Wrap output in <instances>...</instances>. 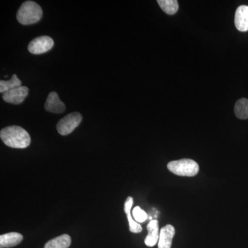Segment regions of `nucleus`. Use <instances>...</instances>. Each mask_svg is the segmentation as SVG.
I'll use <instances>...</instances> for the list:
<instances>
[{
  "label": "nucleus",
  "instance_id": "1",
  "mask_svg": "<svg viewBox=\"0 0 248 248\" xmlns=\"http://www.w3.org/2000/svg\"><path fill=\"white\" fill-rule=\"evenodd\" d=\"M0 138L6 146L19 149L27 148L31 142L29 133L18 125H11L3 128L0 132Z\"/></svg>",
  "mask_w": 248,
  "mask_h": 248
},
{
  "label": "nucleus",
  "instance_id": "2",
  "mask_svg": "<svg viewBox=\"0 0 248 248\" xmlns=\"http://www.w3.org/2000/svg\"><path fill=\"white\" fill-rule=\"evenodd\" d=\"M43 12L40 5L35 1H27L18 10L17 19L23 25L35 24L40 20Z\"/></svg>",
  "mask_w": 248,
  "mask_h": 248
},
{
  "label": "nucleus",
  "instance_id": "3",
  "mask_svg": "<svg viewBox=\"0 0 248 248\" xmlns=\"http://www.w3.org/2000/svg\"><path fill=\"white\" fill-rule=\"evenodd\" d=\"M167 167L173 174L182 177H195L200 170L198 164L190 159L170 161L168 164Z\"/></svg>",
  "mask_w": 248,
  "mask_h": 248
},
{
  "label": "nucleus",
  "instance_id": "4",
  "mask_svg": "<svg viewBox=\"0 0 248 248\" xmlns=\"http://www.w3.org/2000/svg\"><path fill=\"white\" fill-rule=\"evenodd\" d=\"M82 121V116L79 112H72L62 119L57 124V130L61 135L66 136L74 131Z\"/></svg>",
  "mask_w": 248,
  "mask_h": 248
},
{
  "label": "nucleus",
  "instance_id": "5",
  "mask_svg": "<svg viewBox=\"0 0 248 248\" xmlns=\"http://www.w3.org/2000/svg\"><path fill=\"white\" fill-rule=\"evenodd\" d=\"M54 46V41L48 36H40L36 37L29 43L28 49L31 53L34 55H40L47 53L51 50Z\"/></svg>",
  "mask_w": 248,
  "mask_h": 248
},
{
  "label": "nucleus",
  "instance_id": "6",
  "mask_svg": "<svg viewBox=\"0 0 248 248\" xmlns=\"http://www.w3.org/2000/svg\"><path fill=\"white\" fill-rule=\"evenodd\" d=\"M29 91L27 86H19L3 93L2 98L6 102L17 105L25 100L29 94Z\"/></svg>",
  "mask_w": 248,
  "mask_h": 248
},
{
  "label": "nucleus",
  "instance_id": "7",
  "mask_svg": "<svg viewBox=\"0 0 248 248\" xmlns=\"http://www.w3.org/2000/svg\"><path fill=\"white\" fill-rule=\"evenodd\" d=\"M46 110L53 113H62L66 110L64 104L60 100L58 93L51 92L49 93L48 98L45 104Z\"/></svg>",
  "mask_w": 248,
  "mask_h": 248
},
{
  "label": "nucleus",
  "instance_id": "8",
  "mask_svg": "<svg viewBox=\"0 0 248 248\" xmlns=\"http://www.w3.org/2000/svg\"><path fill=\"white\" fill-rule=\"evenodd\" d=\"M175 235V229L172 225L168 224L161 228L159 233L158 248H171L172 239Z\"/></svg>",
  "mask_w": 248,
  "mask_h": 248
},
{
  "label": "nucleus",
  "instance_id": "9",
  "mask_svg": "<svg viewBox=\"0 0 248 248\" xmlns=\"http://www.w3.org/2000/svg\"><path fill=\"white\" fill-rule=\"evenodd\" d=\"M234 24L238 31L241 32H246L248 31V6L242 5L236 9Z\"/></svg>",
  "mask_w": 248,
  "mask_h": 248
},
{
  "label": "nucleus",
  "instance_id": "10",
  "mask_svg": "<svg viewBox=\"0 0 248 248\" xmlns=\"http://www.w3.org/2000/svg\"><path fill=\"white\" fill-rule=\"evenodd\" d=\"M148 235L145 239V244L148 247H154L157 244L159 238V222L157 220H152L147 226Z\"/></svg>",
  "mask_w": 248,
  "mask_h": 248
},
{
  "label": "nucleus",
  "instance_id": "11",
  "mask_svg": "<svg viewBox=\"0 0 248 248\" xmlns=\"http://www.w3.org/2000/svg\"><path fill=\"white\" fill-rule=\"evenodd\" d=\"M22 234L18 232H9L0 236V248H9L17 246L22 242Z\"/></svg>",
  "mask_w": 248,
  "mask_h": 248
},
{
  "label": "nucleus",
  "instance_id": "12",
  "mask_svg": "<svg viewBox=\"0 0 248 248\" xmlns=\"http://www.w3.org/2000/svg\"><path fill=\"white\" fill-rule=\"evenodd\" d=\"M71 244V236L68 234H62L50 240L45 244L44 248H68Z\"/></svg>",
  "mask_w": 248,
  "mask_h": 248
},
{
  "label": "nucleus",
  "instance_id": "13",
  "mask_svg": "<svg viewBox=\"0 0 248 248\" xmlns=\"http://www.w3.org/2000/svg\"><path fill=\"white\" fill-rule=\"evenodd\" d=\"M234 113L240 120L248 119V99L246 98L240 99L234 106Z\"/></svg>",
  "mask_w": 248,
  "mask_h": 248
},
{
  "label": "nucleus",
  "instance_id": "14",
  "mask_svg": "<svg viewBox=\"0 0 248 248\" xmlns=\"http://www.w3.org/2000/svg\"><path fill=\"white\" fill-rule=\"evenodd\" d=\"M157 3L166 14H175L179 10V4L177 0H158Z\"/></svg>",
  "mask_w": 248,
  "mask_h": 248
},
{
  "label": "nucleus",
  "instance_id": "15",
  "mask_svg": "<svg viewBox=\"0 0 248 248\" xmlns=\"http://www.w3.org/2000/svg\"><path fill=\"white\" fill-rule=\"evenodd\" d=\"M19 86H22V81L14 74L9 81H0V93H4Z\"/></svg>",
  "mask_w": 248,
  "mask_h": 248
},
{
  "label": "nucleus",
  "instance_id": "16",
  "mask_svg": "<svg viewBox=\"0 0 248 248\" xmlns=\"http://www.w3.org/2000/svg\"><path fill=\"white\" fill-rule=\"evenodd\" d=\"M133 217L134 220L138 223H143L146 221L148 215L144 210H142L140 206H136L133 210Z\"/></svg>",
  "mask_w": 248,
  "mask_h": 248
},
{
  "label": "nucleus",
  "instance_id": "17",
  "mask_svg": "<svg viewBox=\"0 0 248 248\" xmlns=\"http://www.w3.org/2000/svg\"><path fill=\"white\" fill-rule=\"evenodd\" d=\"M127 215V218H128L129 228H130V231L133 233H140L142 231V227L140 223L135 221L132 217L131 213H129Z\"/></svg>",
  "mask_w": 248,
  "mask_h": 248
},
{
  "label": "nucleus",
  "instance_id": "18",
  "mask_svg": "<svg viewBox=\"0 0 248 248\" xmlns=\"http://www.w3.org/2000/svg\"><path fill=\"white\" fill-rule=\"evenodd\" d=\"M133 205V198L132 197H128L125 200V204H124V211L126 215H128L131 211L132 207Z\"/></svg>",
  "mask_w": 248,
  "mask_h": 248
}]
</instances>
